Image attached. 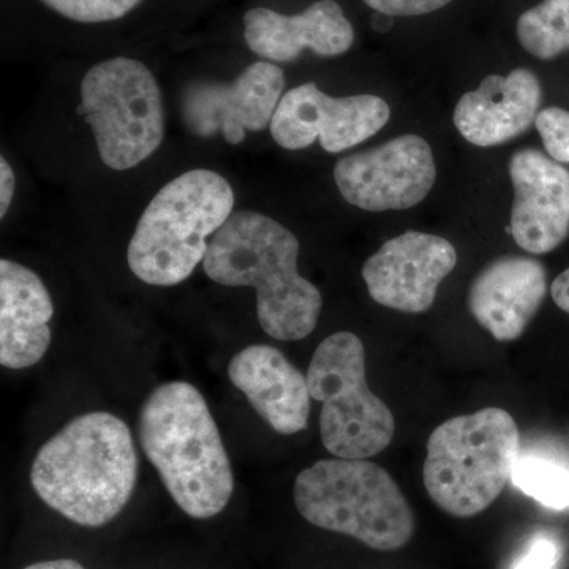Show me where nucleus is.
Here are the masks:
<instances>
[{
	"instance_id": "obj_7",
	"label": "nucleus",
	"mask_w": 569,
	"mask_h": 569,
	"mask_svg": "<svg viewBox=\"0 0 569 569\" xmlns=\"http://www.w3.org/2000/svg\"><path fill=\"white\" fill-rule=\"evenodd\" d=\"M310 396L321 406L325 448L340 459H369L389 447L396 421L387 403L367 385L365 343L353 332H336L310 361Z\"/></svg>"
},
{
	"instance_id": "obj_22",
	"label": "nucleus",
	"mask_w": 569,
	"mask_h": 569,
	"mask_svg": "<svg viewBox=\"0 0 569 569\" xmlns=\"http://www.w3.org/2000/svg\"><path fill=\"white\" fill-rule=\"evenodd\" d=\"M535 126L550 159L569 163V111L559 107L546 108L539 111Z\"/></svg>"
},
{
	"instance_id": "obj_18",
	"label": "nucleus",
	"mask_w": 569,
	"mask_h": 569,
	"mask_svg": "<svg viewBox=\"0 0 569 569\" xmlns=\"http://www.w3.org/2000/svg\"><path fill=\"white\" fill-rule=\"evenodd\" d=\"M52 299L39 276L14 261H0V365L26 369L51 343Z\"/></svg>"
},
{
	"instance_id": "obj_21",
	"label": "nucleus",
	"mask_w": 569,
	"mask_h": 569,
	"mask_svg": "<svg viewBox=\"0 0 569 569\" xmlns=\"http://www.w3.org/2000/svg\"><path fill=\"white\" fill-rule=\"evenodd\" d=\"M67 20L96 24L121 20L137 9L142 0H41Z\"/></svg>"
},
{
	"instance_id": "obj_9",
	"label": "nucleus",
	"mask_w": 569,
	"mask_h": 569,
	"mask_svg": "<svg viewBox=\"0 0 569 569\" xmlns=\"http://www.w3.org/2000/svg\"><path fill=\"white\" fill-rule=\"evenodd\" d=\"M436 159L425 138L403 134L336 163L335 181L348 203L369 212L413 208L432 190Z\"/></svg>"
},
{
	"instance_id": "obj_16",
	"label": "nucleus",
	"mask_w": 569,
	"mask_h": 569,
	"mask_svg": "<svg viewBox=\"0 0 569 569\" xmlns=\"http://www.w3.org/2000/svg\"><path fill=\"white\" fill-rule=\"evenodd\" d=\"M541 99V82L533 71L490 74L477 91L460 97L452 119L468 142L492 148L527 132L537 122Z\"/></svg>"
},
{
	"instance_id": "obj_27",
	"label": "nucleus",
	"mask_w": 569,
	"mask_h": 569,
	"mask_svg": "<svg viewBox=\"0 0 569 569\" xmlns=\"http://www.w3.org/2000/svg\"><path fill=\"white\" fill-rule=\"evenodd\" d=\"M24 569H86L78 561L70 559H59V560H47L39 561V563H33L31 567Z\"/></svg>"
},
{
	"instance_id": "obj_19",
	"label": "nucleus",
	"mask_w": 569,
	"mask_h": 569,
	"mask_svg": "<svg viewBox=\"0 0 569 569\" xmlns=\"http://www.w3.org/2000/svg\"><path fill=\"white\" fill-rule=\"evenodd\" d=\"M523 50L549 61L569 50V0H545L523 11L518 21Z\"/></svg>"
},
{
	"instance_id": "obj_3",
	"label": "nucleus",
	"mask_w": 569,
	"mask_h": 569,
	"mask_svg": "<svg viewBox=\"0 0 569 569\" xmlns=\"http://www.w3.org/2000/svg\"><path fill=\"white\" fill-rule=\"evenodd\" d=\"M138 436L164 488L187 516L211 519L230 503L233 470L203 395L186 381L153 389Z\"/></svg>"
},
{
	"instance_id": "obj_20",
	"label": "nucleus",
	"mask_w": 569,
	"mask_h": 569,
	"mask_svg": "<svg viewBox=\"0 0 569 569\" xmlns=\"http://www.w3.org/2000/svg\"><path fill=\"white\" fill-rule=\"evenodd\" d=\"M511 481L542 507L569 508V467L541 456H519Z\"/></svg>"
},
{
	"instance_id": "obj_11",
	"label": "nucleus",
	"mask_w": 569,
	"mask_h": 569,
	"mask_svg": "<svg viewBox=\"0 0 569 569\" xmlns=\"http://www.w3.org/2000/svg\"><path fill=\"white\" fill-rule=\"evenodd\" d=\"M283 89V70L271 62H254L231 82H193L183 91V122L197 137L222 133L230 144H241L247 130L271 126Z\"/></svg>"
},
{
	"instance_id": "obj_13",
	"label": "nucleus",
	"mask_w": 569,
	"mask_h": 569,
	"mask_svg": "<svg viewBox=\"0 0 569 569\" xmlns=\"http://www.w3.org/2000/svg\"><path fill=\"white\" fill-rule=\"evenodd\" d=\"M511 234L526 252H552L569 233V170L538 149L512 153Z\"/></svg>"
},
{
	"instance_id": "obj_17",
	"label": "nucleus",
	"mask_w": 569,
	"mask_h": 569,
	"mask_svg": "<svg viewBox=\"0 0 569 569\" xmlns=\"http://www.w3.org/2000/svg\"><path fill=\"white\" fill-rule=\"evenodd\" d=\"M228 377L277 433L295 436L306 429L312 397L309 381L282 351L247 347L231 359Z\"/></svg>"
},
{
	"instance_id": "obj_5",
	"label": "nucleus",
	"mask_w": 569,
	"mask_h": 569,
	"mask_svg": "<svg viewBox=\"0 0 569 569\" xmlns=\"http://www.w3.org/2000/svg\"><path fill=\"white\" fill-rule=\"evenodd\" d=\"M299 515L376 550L402 549L413 537L407 498L383 467L366 459H325L298 475L293 489Z\"/></svg>"
},
{
	"instance_id": "obj_6",
	"label": "nucleus",
	"mask_w": 569,
	"mask_h": 569,
	"mask_svg": "<svg viewBox=\"0 0 569 569\" xmlns=\"http://www.w3.org/2000/svg\"><path fill=\"white\" fill-rule=\"evenodd\" d=\"M519 456L518 425L507 410L488 407L448 419L427 441V492L448 515L471 518L497 500Z\"/></svg>"
},
{
	"instance_id": "obj_4",
	"label": "nucleus",
	"mask_w": 569,
	"mask_h": 569,
	"mask_svg": "<svg viewBox=\"0 0 569 569\" xmlns=\"http://www.w3.org/2000/svg\"><path fill=\"white\" fill-rule=\"evenodd\" d=\"M234 192L222 174L187 171L160 190L142 212L129 244L130 271L153 287H174L193 274L209 238L230 219Z\"/></svg>"
},
{
	"instance_id": "obj_1",
	"label": "nucleus",
	"mask_w": 569,
	"mask_h": 569,
	"mask_svg": "<svg viewBox=\"0 0 569 569\" xmlns=\"http://www.w3.org/2000/svg\"><path fill=\"white\" fill-rule=\"evenodd\" d=\"M138 456L129 426L107 411L74 418L37 452L31 485L51 509L99 529L133 496Z\"/></svg>"
},
{
	"instance_id": "obj_23",
	"label": "nucleus",
	"mask_w": 569,
	"mask_h": 569,
	"mask_svg": "<svg viewBox=\"0 0 569 569\" xmlns=\"http://www.w3.org/2000/svg\"><path fill=\"white\" fill-rule=\"evenodd\" d=\"M370 9L389 17H419L443 9L451 0H362Z\"/></svg>"
},
{
	"instance_id": "obj_8",
	"label": "nucleus",
	"mask_w": 569,
	"mask_h": 569,
	"mask_svg": "<svg viewBox=\"0 0 569 569\" xmlns=\"http://www.w3.org/2000/svg\"><path fill=\"white\" fill-rule=\"evenodd\" d=\"M78 112L91 126L100 159L111 170H130L162 144V93L152 71L134 59L93 66L82 78Z\"/></svg>"
},
{
	"instance_id": "obj_15",
	"label": "nucleus",
	"mask_w": 569,
	"mask_h": 569,
	"mask_svg": "<svg viewBox=\"0 0 569 569\" xmlns=\"http://www.w3.org/2000/svg\"><path fill=\"white\" fill-rule=\"evenodd\" d=\"M244 37L254 54L272 62H293L305 50L325 58L353 47L355 31L335 0H318L301 14L252 9L244 14Z\"/></svg>"
},
{
	"instance_id": "obj_14",
	"label": "nucleus",
	"mask_w": 569,
	"mask_h": 569,
	"mask_svg": "<svg viewBox=\"0 0 569 569\" xmlns=\"http://www.w3.org/2000/svg\"><path fill=\"white\" fill-rule=\"evenodd\" d=\"M548 293V272L535 258L505 254L475 277L468 291L471 316L498 342L519 339Z\"/></svg>"
},
{
	"instance_id": "obj_26",
	"label": "nucleus",
	"mask_w": 569,
	"mask_h": 569,
	"mask_svg": "<svg viewBox=\"0 0 569 569\" xmlns=\"http://www.w3.org/2000/svg\"><path fill=\"white\" fill-rule=\"evenodd\" d=\"M550 293H552L556 305L569 313V268L553 280Z\"/></svg>"
},
{
	"instance_id": "obj_10",
	"label": "nucleus",
	"mask_w": 569,
	"mask_h": 569,
	"mask_svg": "<svg viewBox=\"0 0 569 569\" xmlns=\"http://www.w3.org/2000/svg\"><path fill=\"white\" fill-rule=\"evenodd\" d=\"M391 118L381 97L351 96L335 99L316 82H306L282 97L271 121V134L280 148L299 151L317 140L325 151H347L380 132Z\"/></svg>"
},
{
	"instance_id": "obj_28",
	"label": "nucleus",
	"mask_w": 569,
	"mask_h": 569,
	"mask_svg": "<svg viewBox=\"0 0 569 569\" xmlns=\"http://www.w3.org/2000/svg\"><path fill=\"white\" fill-rule=\"evenodd\" d=\"M370 24H372L373 31L387 33L395 28V17H389V14L378 13V11H376V14L370 18Z\"/></svg>"
},
{
	"instance_id": "obj_12",
	"label": "nucleus",
	"mask_w": 569,
	"mask_h": 569,
	"mask_svg": "<svg viewBox=\"0 0 569 569\" xmlns=\"http://www.w3.org/2000/svg\"><path fill=\"white\" fill-rule=\"evenodd\" d=\"M458 264L455 246L436 234L407 231L389 239L362 266L370 298L388 309L422 313Z\"/></svg>"
},
{
	"instance_id": "obj_25",
	"label": "nucleus",
	"mask_w": 569,
	"mask_h": 569,
	"mask_svg": "<svg viewBox=\"0 0 569 569\" xmlns=\"http://www.w3.org/2000/svg\"><path fill=\"white\" fill-rule=\"evenodd\" d=\"M14 183H17V179H14L13 170L2 157L0 159V217L2 219L9 212L11 201H13Z\"/></svg>"
},
{
	"instance_id": "obj_24",
	"label": "nucleus",
	"mask_w": 569,
	"mask_h": 569,
	"mask_svg": "<svg viewBox=\"0 0 569 569\" xmlns=\"http://www.w3.org/2000/svg\"><path fill=\"white\" fill-rule=\"evenodd\" d=\"M560 559V549L553 539L538 537L512 569H553Z\"/></svg>"
},
{
	"instance_id": "obj_2",
	"label": "nucleus",
	"mask_w": 569,
	"mask_h": 569,
	"mask_svg": "<svg viewBox=\"0 0 569 569\" xmlns=\"http://www.w3.org/2000/svg\"><path fill=\"white\" fill-rule=\"evenodd\" d=\"M299 241L264 213L239 211L212 236L206 276L224 287H252L261 328L277 340L306 339L323 307L320 290L298 271Z\"/></svg>"
}]
</instances>
